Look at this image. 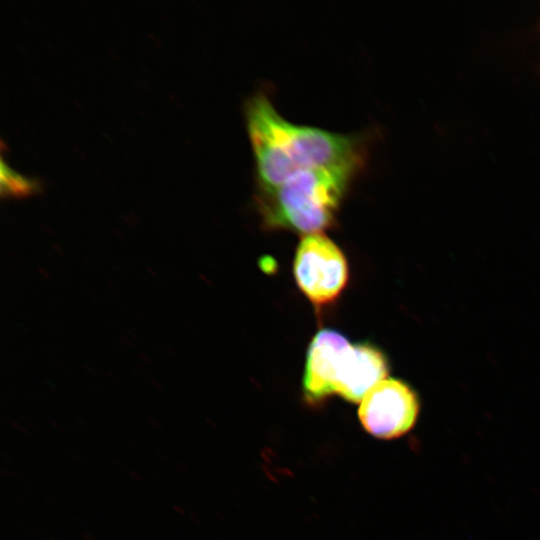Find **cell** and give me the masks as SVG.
<instances>
[{"label": "cell", "mask_w": 540, "mask_h": 540, "mask_svg": "<svg viewBox=\"0 0 540 540\" xmlns=\"http://www.w3.org/2000/svg\"><path fill=\"white\" fill-rule=\"evenodd\" d=\"M1 196L25 197L40 190V183L34 178L25 177L7 166L1 159Z\"/></svg>", "instance_id": "cell-7"}, {"label": "cell", "mask_w": 540, "mask_h": 540, "mask_svg": "<svg viewBox=\"0 0 540 540\" xmlns=\"http://www.w3.org/2000/svg\"><path fill=\"white\" fill-rule=\"evenodd\" d=\"M362 167L332 166L300 170L277 187L256 192L265 226L304 235L322 233L336 213Z\"/></svg>", "instance_id": "cell-2"}, {"label": "cell", "mask_w": 540, "mask_h": 540, "mask_svg": "<svg viewBox=\"0 0 540 540\" xmlns=\"http://www.w3.org/2000/svg\"><path fill=\"white\" fill-rule=\"evenodd\" d=\"M296 283L315 305L333 302L348 281V265L340 248L325 234L304 235L294 258Z\"/></svg>", "instance_id": "cell-3"}, {"label": "cell", "mask_w": 540, "mask_h": 540, "mask_svg": "<svg viewBox=\"0 0 540 540\" xmlns=\"http://www.w3.org/2000/svg\"><path fill=\"white\" fill-rule=\"evenodd\" d=\"M387 374V360L378 348L362 343L350 345L338 371L335 393L347 401L359 402Z\"/></svg>", "instance_id": "cell-6"}, {"label": "cell", "mask_w": 540, "mask_h": 540, "mask_svg": "<svg viewBox=\"0 0 540 540\" xmlns=\"http://www.w3.org/2000/svg\"><path fill=\"white\" fill-rule=\"evenodd\" d=\"M244 113L256 192L271 190L304 169L363 166L365 151L360 135L295 124L283 117L263 92L248 98Z\"/></svg>", "instance_id": "cell-1"}, {"label": "cell", "mask_w": 540, "mask_h": 540, "mask_svg": "<svg viewBox=\"0 0 540 540\" xmlns=\"http://www.w3.org/2000/svg\"><path fill=\"white\" fill-rule=\"evenodd\" d=\"M350 343L344 335L323 329L312 339L306 357L303 391L307 400L318 402L335 393L338 371Z\"/></svg>", "instance_id": "cell-5"}, {"label": "cell", "mask_w": 540, "mask_h": 540, "mask_svg": "<svg viewBox=\"0 0 540 540\" xmlns=\"http://www.w3.org/2000/svg\"><path fill=\"white\" fill-rule=\"evenodd\" d=\"M419 401L414 390L398 379H384L361 400L358 416L367 432L380 439L407 433L415 424Z\"/></svg>", "instance_id": "cell-4"}]
</instances>
